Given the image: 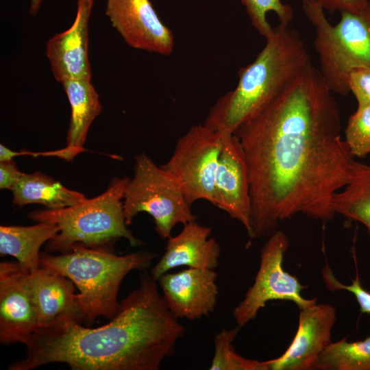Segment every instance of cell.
<instances>
[{
    "label": "cell",
    "mask_w": 370,
    "mask_h": 370,
    "mask_svg": "<svg viewBox=\"0 0 370 370\" xmlns=\"http://www.w3.org/2000/svg\"><path fill=\"white\" fill-rule=\"evenodd\" d=\"M305 15L314 28V48L327 86L343 96L349 92L348 75L358 67H370V1L358 12H341L335 25L314 0H302Z\"/></svg>",
    "instance_id": "8992f818"
},
{
    "label": "cell",
    "mask_w": 370,
    "mask_h": 370,
    "mask_svg": "<svg viewBox=\"0 0 370 370\" xmlns=\"http://www.w3.org/2000/svg\"><path fill=\"white\" fill-rule=\"evenodd\" d=\"M156 282L143 273L139 286L101 327H84L65 317L38 328L23 343L25 356L8 369L61 362L73 370H158L173 354L185 328L170 311Z\"/></svg>",
    "instance_id": "7a4b0ae2"
},
{
    "label": "cell",
    "mask_w": 370,
    "mask_h": 370,
    "mask_svg": "<svg viewBox=\"0 0 370 370\" xmlns=\"http://www.w3.org/2000/svg\"><path fill=\"white\" fill-rule=\"evenodd\" d=\"M30 226L1 225L0 254L14 257L29 271L40 267V248L59 232L53 223L38 222Z\"/></svg>",
    "instance_id": "d6986e66"
},
{
    "label": "cell",
    "mask_w": 370,
    "mask_h": 370,
    "mask_svg": "<svg viewBox=\"0 0 370 370\" xmlns=\"http://www.w3.org/2000/svg\"><path fill=\"white\" fill-rule=\"evenodd\" d=\"M223 134L205 124L193 125L175 145L169 160L160 166L179 184L187 201L214 202L216 171Z\"/></svg>",
    "instance_id": "ba28073f"
},
{
    "label": "cell",
    "mask_w": 370,
    "mask_h": 370,
    "mask_svg": "<svg viewBox=\"0 0 370 370\" xmlns=\"http://www.w3.org/2000/svg\"><path fill=\"white\" fill-rule=\"evenodd\" d=\"M316 369L370 370V336L357 341L332 342L321 354Z\"/></svg>",
    "instance_id": "7402d4cb"
},
{
    "label": "cell",
    "mask_w": 370,
    "mask_h": 370,
    "mask_svg": "<svg viewBox=\"0 0 370 370\" xmlns=\"http://www.w3.org/2000/svg\"><path fill=\"white\" fill-rule=\"evenodd\" d=\"M155 256L146 251L119 256L106 249L77 246L58 255L40 254V264L76 286L82 321L91 325L99 317L111 319L116 314L121 282L130 271L149 267Z\"/></svg>",
    "instance_id": "277c9868"
},
{
    "label": "cell",
    "mask_w": 370,
    "mask_h": 370,
    "mask_svg": "<svg viewBox=\"0 0 370 370\" xmlns=\"http://www.w3.org/2000/svg\"><path fill=\"white\" fill-rule=\"evenodd\" d=\"M13 204L19 207L38 204L49 210L70 207L85 201L82 193L70 190L60 182L40 172L23 173L11 190Z\"/></svg>",
    "instance_id": "ffe728a7"
},
{
    "label": "cell",
    "mask_w": 370,
    "mask_h": 370,
    "mask_svg": "<svg viewBox=\"0 0 370 370\" xmlns=\"http://www.w3.org/2000/svg\"><path fill=\"white\" fill-rule=\"evenodd\" d=\"M106 14L112 27L130 47L169 55L175 40L161 21L151 0H105Z\"/></svg>",
    "instance_id": "30bf717a"
},
{
    "label": "cell",
    "mask_w": 370,
    "mask_h": 370,
    "mask_svg": "<svg viewBox=\"0 0 370 370\" xmlns=\"http://www.w3.org/2000/svg\"><path fill=\"white\" fill-rule=\"evenodd\" d=\"M332 207L335 214L362 223L370 236V164L354 161L349 182L334 194Z\"/></svg>",
    "instance_id": "44dd1931"
},
{
    "label": "cell",
    "mask_w": 370,
    "mask_h": 370,
    "mask_svg": "<svg viewBox=\"0 0 370 370\" xmlns=\"http://www.w3.org/2000/svg\"><path fill=\"white\" fill-rule=\"evenodd\" d=\"M345 141L354 158L370 154V103H358L345 130Z\"/></svg>",
    "instance_id": "d4e9b609"
},
{
    "label": "cell",
    "mask_w": 370,
    "mask_h": 370,
    "mask_svg": "<svg viewBox=\"0 0 370 370\" xmlns=\"http://www.w3.org/2000/svg\"><path fill=\"white\" fill-rule=\"evenodd\" d=\"M29 271L18 262L0 263V341H25L38 328L36 308L27 282Z\"/></svg>",
    "instance_id": "8fae6325"
},
{
    "label": "cell",
    "mask_w": 370,
    "mask_h": 370,
    "mask_svg": "<svg viewBox=\"0 0 370 370\" xmlns=\"http://www.w3.org/2000/svg\"><path fill=\"white\" fill-rule=\"evenodd\" d=\"M130 180L114 178L102 194L70 207L30 212L31 219L59 227L46 249L63 254L77 246L106 249L121 238L132 247L143 245L127 228L124 217L123 200Z\"/></svg>",
    "instance_id": "5b68a950"
},
{
    "label": "cell",
    "mask_w": 370,
    "mask_h": 370,
    "mask_svg": "<svg viewBox=\"0 0 370 370\" xmlns=\"http://www.w3.org/2000/svg\"><path fill=\"white\" fill-rule=\"evenodd\" d=\"M341 129L337 101L311 63L236 130L249 169L250 237L269 236L297 214L334 218L332 199L355 160Z\"/></svg>",
    "instance_id": "6da1fadb"
},
{
    "label": "cell",
    "mask_w": 370,
    "mask_h": 370,
    "mask_svg": "<svg viewBox=\"0 0 370 370\" xmlns=\"http://www.w3.org/2000/svg\"><path fill=\"white\" fill-rule=\"evenodd\" d=\"M245 7L251 25L264 37L268 38L273 28L267 20L269 12H274L280 24L288 26L291 21L293 12L291 7L281 0H240Z\"/></svg>",
    "instance_id": "cb8c5ba5"
},
{
    "label": "cell",
    "mask_w": 370,
    "mask_h": 370,
    "mask_svg": "<svg viewBox=\"0 0 370 370\" xmlns=\"http://www.w3.org/2000/svg\"><path fill=\"white\" fill-rule=\"evenodd\" d=\"M212 205L239 221L250 236L249 169L242 146L234 134H223L216 171Z\"/></svg>",
    "instance_id": "4fadbf2b"
},
{
    "label": "cell",
    "mask_w": 370,
    "mask_h": 370,
    "mask_svg": "<svg viewBox=\"0 0 370 370\" xmlns=\"http://www.w3.org/2000/svg\"><path fill=\"white\" fill-rule=\"evenodd\" d=\"M254 61L238 71L236 87L210 108L204 123L223 133L234 134L260 112L311 64L299 32L279 24Z\"/></svg>",
    "instance_id": "3957f363"
},
{
    "label": "cell",
    "mask_w": 370,
    "mask_h": 370,
    "mask_svg": "<svg viewBox=\"0 0 370 370\" xmlns=\"http://www.w3.org/2000/svg\"><path fill=\"white\" fill-rule=\"evenodd\" d=\"M324 10L333 14L336 12H358L364 8L369 0H314Z\"/></svg>",
    "instance_id": "83f0119b"
},
{
    "label": "cell",
    "mask_w": 370,
    "mask_h": 370,
    "mask_svg": "<svg viewBox=\"0 0 370 370\" xmlns=\"http://www.w3.org/2000/svg\"><path fill=\"white\" fill-rule=\"evenodd\" d=\"M214 269L190 268L158 280L168 308L177 319L195 320L213 312L219 294Z\"/></svg>",
    "instance_id": "5bb4252c"
},
{
    "label": "cell",
    "mask_w": 370,
    "mask_h": 370,
    "mask_svg": "<svg viewBox=\"0 0 370 370\" xmlns=\"http://www.w3.org/2000/svg\"><path fill=\"white\" fill-rule=\"evenodd\" d=\"M95 0H77L75 18L64 32L51 37L46 44V56L54 78L91 80L88 59V24Z\"/></svg>",
    "instance_id": "9a60e30c"
},
{
    "label": "cell",
    "mask_w": 370,
    "mask_h": 370,
    "mask_svg": "<svg viewBox=\"0 0 370 370\" xmlns=\"http://www.w3.org/2000/svg\"><path fill=\"white\" fill-rule=\"evenodd\" d=\"M336 309L327 304L300 308L297 332L284 353L264 361L267 370L316 369L322 352L332 343Z\"/></svg>",
    "instance_id": "7c38bea8"
},
{
    "label": "cell",
    "mask_w": 370,
    "mask_h": 370,
    "mask_svg": "<svg viewBox=\"0 0 370 370\" xmlns=\"http://www.w3.org/2000/svg\"><path fill=\"white\" fill-rule=\"evenodd\" d=\"M27 282L36 308L39 328L65 317H73L79 322L83 320L74 284L69 279L40 267L29 271Z\"/></svg>",
    "instance_id": "e0dca14e"
},
{
    "label": "cell",
    "mask_w": 370,
    "mask_h": 370,
    "mask_svg": "<svg viewBox=\"0 0 370 370\" xmlns=\"http://www.w3.org/2000/svg\"><path fill=\"white\" fill-rule=\"evenodd\" d=\"M323 281L325 287L330 291H346L352 293L360 307L361 313L370 314V292L364 288L357 275L349 284L339 282L333 274L328 264L322 270Z\"/></svg>",
    "instance_id": "484cf974"
},
{
    "label": "cell",
    "mask_w": 370,
    "mask_h": 370,
    "mask_svg": "<svg viewBox=\"0 0 370 370\" xmlns=\"http://www.w3.org/2000/svg\"><path fill=\"white\" fill-rule=\"evenodd\" d=\"M23 173L16 167L13 160L0 162V188L12 190Z\"/></svg>",
    "instance_id": "f1b7e54d"
},
{
    "label": "cell",
    "mask_w": 370,
    "mask_h": 370,
    "mask_svg": "<svg viewBox=\"0 0 370 370\" xmlns=\"http://www.w3.org/2000/svg\"><path fill=\"white\" fill-rule=\"evenodd\" d=\"M288 245L289 239L282 230H277L269 236L261 249L254 282L233 310L238 326L242 328L254 319L258 311L271 300L291 301L299 309L317 302V298H304L301 292L306 286L284 269L282 264Z\"/></svg>",
    "instance_id": "9c48e42d"
},
{
    "label": "cell",
    "mask_w": 370,
    "mask_h": 370,
    "mask_svg": "<svg viewBox=\"0 0 370 370\" xmlns=\"http://www.w3.org/2000/svg\"><path fill=\"white\" fill-rule=\"evenodd\" d=\"M241 328L223 329L214 337V354L210 370H267L264 361L244 358L237 354L232 342Z\"/></svg>",
    "instance_id": "603a6c76"
},
{
    "label": "cell",
    "mask_w": 370,
    "mask_h": 370,
    "mask_svg": "<svg viewBox=\"0 0 370 370\" xmlns=\"http://www.w3.org/2000/svg\"><path fill=\"white\" fill-rule=\"evenodd\" d=\"M134 175L123 200L126 224H131L140 212L151 216L157 234L167 239L179 223L196 221L177 181L145 153L134 158Z\"/></svg>",
    "instance_id": "52a82bcc"
},
{
    "label": "cell",
    "mask_w": 370,
    "mask_h": 370,
    "mask_svg": "<svg viewBox=\"0 0 370 370\" xmlns=\"http://www.w3.org/2000/svg\"><path fill=\"white\" fill-rule=\"evenodd\" d=\"M212 230L196 221L184 225L176 236L167 238L165 251L151 271L158 280L172 269L190 268L214 269L219 264L221 249L218 242L210 237Z\"/></svg>",
    "instance_id": "2e32d148"
},
{
    "label": "cell",
    "mask_w": 370,
    "mask_h": 370,
    "mask_svg": "<svg viewBox=\"0 0 370 370\" xmlns=\"http://www.w3.org/2000/svg\"><path fill=\"white\" fill-rule=\"evenodd\" d=\"M44 0H30L29 13L32 16H35L38 12Z\"/></svg>",
    "instance_id": "f546056e"
},
{
    "label": "cell",
    "mask_w": 370,
    "mask_h": 370,
    "mask_svg": "<svg viewBox=\"0 0 370 370\" xmlns=\"http://www.w3.org/2000/svg\"><path fill=\"white\" fill-rule=\"evenodd\" d=\"M71 106V119L64 149L68 161L85 151L83 146L94 119L100 114L99 95L88 79H72L62 83Z\"/></svg>",
    "instance_id": "ac0fdd59"
},
{
    "label": "cell",
    "mask_w": 370,
    "mask_h": 370,
    "mask_svg": "<svg viewBox=\"0 0 370 370\" xmlns=\"http://www.w3.org/2000/svg\"><path fill=\"white\" fill-rule=\"evenodd\" d=\"M348 86L358 103H370V67H358L348 75Z\"/></svg>",
    "instance_id": "4316f807"
}]
</instances>
